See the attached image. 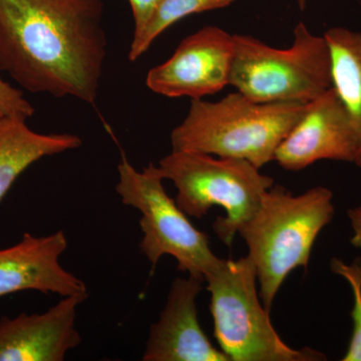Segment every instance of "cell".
<instances>
[{"mask_svg": "<svg viewBox=\"0 0 361 361\" xmlns=\"http://www.w3.org/2000/svg\"><path fill=\"white\" fill-rule=\"evenodd\" d=\"M104 0H0V71L23 89L94 104L108 39Z\"/></svg>", "mask_w": 361, "mask_h": 361, "instance_id": "6da1fadb", "label": "cell"}, {"mask_svg": "<svg viewBox=\"0 0 361 361\" xmlns=\"http://www.w3.org/2000/svg\"><path fill=\"white\" fill-rule=\"evenodd\" d=\"M334 216V194L315 187L293 195L274 185L257 210L240 228L248 255L255 266L261 300L271 310L286 278L297 268H307L318 235Z\"/></svg>", "mask_w": 361, "mask_h": 361, "instance_id": "7a4b0ae2", "label": "cell"}, {"mask_svg": "<svg viewBox=\"0 0 361 361\" xmlns=\"http://www.w3.org/2000/svg\"><path fill=\"white\" fill-rule=\"evenodd\" d=\"M307 104H261L239 92L220 101L191 99L185 120L173 130L176 151L241 159L261 169L305 113Z\"/></svg>", "mask_w": 361, "mask_h": 361, "instance_id": "3957f363", "label": "cell"}, {"mask_svg": "<svg viewBox=\"0 0 361 361\" xmlns=\"http://www.w3.org/2000/svg\"><path fill=\"white\" fill-rule=\"evenodd\" d=\"M158 167L164 179L174 183L176 203L187 216L202 219L213 207L224 209L226 216L216 218L213 231L228 247L274 186V179L250 161L198 152L173 149Z\"/></svg>", "mask_w": 361, "mask_h": 361, "instance_id": "277c9868", "label": "cell"}, {"mask_svg": "<svg viewBox=\"0 0 361 361\" xmlns=\"http://www.w3.org/2000/svg\"><path fill=\"white\" fill-rule=\"evenodd\" d=\"M289 49L271 47L250 35H234L229 85L261 104H310L332 87L331 56L324 35L303 23Z\"/></svg>", "mask_w": 361, "mask_h": 361, "instance_id": "5b68a950", "label": "cell"}, {"mask_svg": "<svg viewBox=\"0 0 361 361\" xmlns=\"http://www.w3.org/2000/svg\"><path fill=\"white\" fill-rule=\"evenodd\" d=\"M210 292L214 336L230 361H320L310 348L287 345L259 299L257 273L248 257L220 259L205 276Z\"/></svg>", "mask_w": 361, "mask_h": 361, "instance_id": "8992f818", "label": "cell"}, {"mask_svg": "<svg viewBox=\"0 0 361 361\" xmlns=\"http://www.w3.org/2000/svg\"><path fill=\"white\" fill-rule=\"evenodd\" d=\"M118 172L116 193L123 204L141 213L140 248L153 268L163 256L170 255L177 261L178 270L205 280L221 258L214 254L205 233L197 229L166 193L158 166L151 163L137 171L123 157Z\"/></svg>", "mask_w": 361, "mask_h": 361, "instance_id": "52a82bcc", "label": "cell"}, {"mask_svg": "<svg viewBox=\"0 0 361 361\" xmlns=\"http://www.w3.org/2000/svg\"><path fill=\"white\" fill-rule=\"evenodd\" d=\"M234 35L218 26H205L178 45L165 63L149 71L146 85L167 97L203 99L229 85Z\"/></svg>", "mask_w": 361, "mask_h": 361, "instance_id": "ba28073f", "label": "cell"}, {"mask_svg": "<svg viewBox=\"0 0 361 361\" xmlns=\"http://www.w3.org/2000/svg\"><path fill=\"white\" fill-rule=\"evenodd\" d=\"M357 135L334 87L306 106L305 113L275 152L280 167L299 172L320 160L355 163Z\"/></svg>", "mask_w": 361, "mask_h": 361, "instance_id": "9c48e42d", "label": "cell"}, {"mask_svg": "<svg viewBox=\"0 0 361 361\" xmlns=\"http://www.w3.org/2000/svg\"><path fill=\"white\" fill-rule=\"evenodd\" d=\"M205 280L176 278L160 317L149 327L144 361H230L202 329L197 297Z\"/></svg>", "mask_w": 361, "mask_h": 361, "instance_id": "30bf717a", "label": "cell"}, {"mask_svg": "<svg viewBox=\"0 0 361 361\" xmlns=\"http://www.w3.org/2000/svg\"><path fill=\"white\" fill-rule=\"evenodd\" d=\"M68 248L63 230L49 236L25 233L20 242L0 250V297L25 290L59 296H89L84 281L59 263Z\"/></svg>", "mask_w": 361, "mask_h": 361, "instance_id": "8fae6325", "label": "cell"}, {"mask_svg": "<svg viewBox=\"0 0 361 361\" xmlns=\"http://www.w3.org/2000/svg\"><path fill=\"white\" fill-rule=\"evenodd\" d=\"M85 296H66L42 314L0 319V361H63L82 342L75 327Z\"/></svg>", "mask_w": 361, "mask_h": 361, "instance_id": "7c38bea8", "label": "cell"}, {"mask_svg": "<svg viewBox=\"0 0 361 361\" xmlns=\"http://www.w3.org/2000/svg\"><path fill=\"white\" fill-rule=\"evenodd\" d=\"M23 118L0 116V202L23 172L44 157L80 148L71 134H39Z\"/></svg>", "mask_w": 361, "mask_h": 361, "instance_id": "4fadbf2b", "label": "cell"}, {"mask_svg": "<svg viewBox=\"0 0 361 361\" xmlns=\"http://www.w3.org/2000/svg\"><path fill=\"white\" fill-rule=\"evenodd\" d=\"M323 35L331 56L332 87L345 106L357 135L355 164L361 168V32L334 27Z\"/></svg>", "mask_w": 361, "mask_h": 361, "instance_id": "5bb4252c", "label": "cell"}, {"mask_svg": "<svg viewBox=\"0 0 361 361\" xmlns=\"http://www.w3.org/2000/svg\"><path fill=\"white\" fill-rule=\"evenodd\" d=\"M235 1L236 0H163L141 35L133 37L129 61H135L141 58L161 33L183 18L223 8Z\"/></svg>", "mask_w": 361, "mask_h": 361, "instance_id": "9a60e30c", "label": "cell"}, {"mask_svg": "<svg viewBox=\"0 0 361 361\" xmlns=\"http://www.w3.org/2000/svg\"><path fill=\"white\" fill-rule=\"evenodd\" d=\"M330 268L350 285L353 294V308L351 310L353 327L348 350L343 361H361V258L346 264L341 259H332Z\"/></svg>", "mask_w": 361, "mask_h": 361, "instance_id": "2e32d148", "label": "cell"}, {"mask_svg": "<svg viewBox=\"0 0 361 361\" xmlns=\"http://www.w3.org/2000/svg\"><path fill=\"white\" fill-rule=\"evenodd\" d=\"M33 114L35 108L26 101L23 92L0 78V116H11L26 121Z\"/></svg>", "mask_w": 361, "mask_h": 361, "instance_id": "e0dca14e", "label": "cell"}, {"mask_svg": "<svg viewBox=\"0 0 361 361\" xmlns=\"http://www.w3.org/2000/svg\"><path fill=\"white\" fill-rule=\"evenodd\" d=\"M134 16V37L141 35L163 0H129Z\"/></svg>", "mask_w": 361, "mask_h": 361, "instance_id": "ac0fdd59", "label": "cell"}, {"mask_svg": "<svg viewBox=\"0 0 361 361\" xmlns=\"http://www.w3.org/2000/svg\"><path fill=\"white\" fill-rule=\"evenodd\" d=\"M348 218L350 221L353 236L350 242L353 246L361 249V206L349 209Z\"/></svg>", "mask_w": 361, "mask_h": 361, "instance_id": "d6986e66", "label": "cell"}, {"mask_svg": "<svg viewBox=\"0 0 361 361\" xmlns=\"http://www.w3.org/2000/svg\"><path fill=\"white\" fill-rule=\"evenodd\" d=\"M296 1L297 4H298L299 8H300L301 11H303V9L305 8L307 0H296Z\"/></svg>", "mask_w": 361, "mask_h": 361, "instance_id": "ffe728a7", "label": "cell"}]
</instances>
